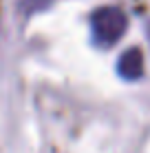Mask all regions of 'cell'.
I'll list each match as a JSON object with an SVG mask.
<instances>
[{
  "mask_svg": "<svg viewBox=\"0 0 150 153\" xmlns=\"http://www.w3.org/2000/svg\"><path fill=\"white\" fill-rule=\"evenodd\" d=\"M128 27V18L119 7H102L91 16V31L97 45L113 47L124 36Z\"/></svg>",
  "mask_w": 150,
  "mask_h": 153,
  "instance_id": "1",
  "label": "cell"
},
{
  "mask_svg": "<svg viewBox=\"0 0 150 153\" xmlns=\"http://www.w3.org/2000/svg\"><path fill=\"white\" fill-rule=\"evenodd\" d=\"M117 71H119V76L124 80H130V82L139 80L143 76V53H141V49L130 47V49L124 51L119 56V60H117Z\"/></svg>",
  "mask_w": 150,
  "mask_h": 153,
  "instance_id": "2",
  "label": "cell"
},
{
  "mask_svg": "<svg viewBox=\"0 0 150 153\" xmlns=\"http://www.w3.org/2000/svg\"><path fill=\"white\" fill-rule=\"evenodd\" d=\"M24 2V9H27L29 13H35V11H42L51 4V0H22Z\"/></svg>",
  "mask_w": 150,
  "mask_h": 153,
  "instance_id": "3",
  "label": "cell"
},
{
  "mask_svg": "<svg viewBox=\"0 0 150 153\" xmlns=\"http://www.w3.org/2000/svg\"><path fill=\"white\" fill-rule=\"evenodd\" d=\"M148 40H150V22H148Z\"/></svg>",
  "mask_w": 150,
  "mask_h": 153,
  "instance_id": "4",
  "label": "cell"
}]
</instances>
